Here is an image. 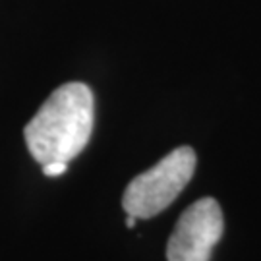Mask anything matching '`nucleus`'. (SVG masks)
<instances>
[{"label": "nucleus", "instance_id": "obj_1", "mask_svg": "<svg viewBox=\"0 0 261 261\" xmlns=\"http://www.w3.org/2000/svg\"><path fill=\"white\" fill-rule=\"evenodd\" d=\"M95 120V99L85 84L60 85L29 120L23 138L33 159L70 163L89 143Z\"/></svg>", "mask_w": 261, "mask_h": 261}, {"label": "nucleus", "instance_id": "obj_2", "mask_svg": "<svg viewBox=\"0 0 261 261\" xmlns=\"http://www.w3.org/2000/svg\"><path fill=\"white\" fill-rule=\"evenodd\" d=\"M196 172V151L192 147H178L161 159L155 167L141 172L132 180L122 207L136 219H151L165 211L178 194L186 188Z\"/></svg>", "mask_w": 261, "mask_h": 261}, {"label": "nucleus", "instance_id": "obj_3", "mask_svg": "<svg viewBox=\"0 0 261 261\" xmlns=\"http://www.w3.org/2000/svg\"><path fill=\"white\" fill-rule=\"evenodd\" d=\"M224 230L223 211L213 197L190 205L168 238V261H209Z\"/></svg>", "mask_w": 261, "mask_h": 261}, {"label": "nucleus", "instance_id": "obj_4", "mask_svg": "<svg viewBox=\"0 0 261 261\" xmlns=\"http://www.w3.org/2000/svg\"><path fill=\"white\" fill-rule=\"evenodd\" d=\"M66 170H68V163H47V165H43V174L45 176H62Z\"/></svg>", "mask_w": 261, "mask_h": 261}, {"label": "nucleus", "instance_id": "obj_5", "mask_svg": "<svg viewBox=\"0 0 261 261\" xmlns=\"http://www.w3.org/2000/svg\"><path fill=\"white\" fill-rule=\"evenodd\" d=\"M136 223H138V219H136L134 215H128V217H126V226H128V228H134Z\"/></svg>", "mask_w": 261, "mask_h": 261}]
</instances>
